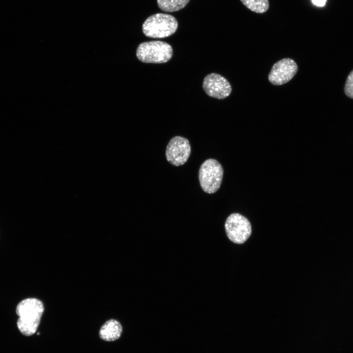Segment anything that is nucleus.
<instances>
[{"mask_svg": "<svg viewBox=\"0 0 353 353\" xmlns=\"http://www.w3.org/2000/svg\"><path fill=\"white\" fill-rule=\"evenodd\" d=\"M190 0H157L158 7L166 12H175L184 8Z\"/></svg>", "mask_w": 353, "mask_h": 353, "instance_id": "obj_10", "label": "nucleus"}, {"mask_svg": "<svg viewBox=\"0 0 353 353\" xmlns=\"http://www.w3.org/2000/svg\"><path fill=\"white\" fill-rule=\"evenodd\" d=\"M242 3L251 11L263 13L269 8L268 0H240Z\"/></svg>", "mask_w": 353, "mask_h": 353, "instance_id": "obj_11", "label": "nucleus"}, {"mask_svg": "<svg viewBox=\"0 0 353 353\" xmlns=\"http://www.w3.org/2000/svg\"><path fill=\"white\" fill-rule=\"evenodd\" d=\"M191 153L189 141L181 136L173 137L169 142L166 150L167 160L173 165L179 166L188 160Z\"/></svg>", "mask_w": 353, "mask_h": 353, "instance_id": "obj_6", "label": "nucleus"}, {"mask_svg": "<svg viewBox=\"0 0 353 353\" xmlns=\"http://www.w3.org/2000/svg\"><path fill=\"white\" fill-rule=\"evenodd\" d=\"M202 88L208 96L220 100L229 96L232 90L227 79L216 73L210 74L204 78Z\"/></svg>", "mask_w": 353, "mask_h": 353, "instance_id": "obj_8", "label": "nucleus"}, {"mask_svg": "<svg viewBox=\"0 0 353 353\" xmlns=\"http://www.w3.org/2000/svg\"><path fill=\"white\" fill-rule=\"evenodd\" d=\"M178 26L174 16L164 13H157L149 17L144 22L142 30L147 37L163 38L174 34Z\"/></svg>", "mask_w": 353, "mask_h": 353, "instance_id": "obj_2", "label": "nucleus"}, {"mask_svg": "<svg viewBox=\"0 0 353 353\" xmlns=\"http://www.w3.org/2000/svg\"><path fill=\"white\" fill-rule=\"evenodd\" d=\"M327 0H312L313 3L318 6H323L325 5Z\"/></svg>", "mask_w": 353, "mask_h": 353, "instance_id": "obj_13", "label": "nucleus"}, {"mask_svg": "<svg viewBox=\"0 0 353 353\" xmlns=\"http://www.w3.org/2000/svg\"><path fill=\"white\" fill-rule=\"evenodd\" d=\"M345 95L353 99V70L349 73L344 88Z\"/></svg>", "mask_w": 353, "mask_h": 353, "instance_id": "obj_12", "label": "nucleus"}, {"mask_svg": "<svg viewBox=\"0 0 353 353\" xmlns=\"http://www.w3.org/2000/svg\"><path fill=\"white\" fill-rule=\"evenodd\" d=\"M122 331V326L119 322L115 319H110L100 328L99 336L104 341H114L120 337Z\"/></svg>", "mask_w": 353, "mask_h": 353, "instance_id": "obj_9", "label": "nucleus"}, {"mask_svg": "<svg viewBox=\"0 0 353 353\" xmlns=\"http://www.w3.org/2000/svg\"><path fill=\"white\" fill-rule=\"evenodd\" d=\"M173 49L168 43L161 41H151L141 43L137 47V58L144 63H163L172 57Z\"/></svg>", "mask_w": 353, "mask_h": 353, "instance_id": "obj_3", "label": "nucleus"}, {"mask_svg": "<svg viewBox=\"0 0 353 353\" xmlns=\"http://www.w3.org/2000/svg\"><path fill=\"white\" fill-rule=\"evenodd\" d=\"M225 228L228 239L236 244H242L249 238L252 227L249 221L239 213H234L227 219Z\"/></svg>", "mask_w": 353, "mask_h": 353, "instance_id": "obj_5", "label": "nucleus"}, {"mask_svg": "<svg viewBox=\"0 0 353 353\" xmlns=\"http://www.w3.org/2000/svg\"><path fill=\"white\" fill-rule=\"evenodd\" d=\"M44 310L43 303L36 298H27L18 303L16 309L19 316L17 324L21 333L29 336L35 333Z\"/></svg>", "mask_w": 353, "mask_h": 353, "instance_id": "obj_1", "label": "nucleus"}, {"mask_svg": "<svg viewBox=\"0 0 353 353\" xmlns=\"http://www.w3.org/2000/svg\"><path fill=\"white\" fill-rule=\"evenodd\" d=\"M298 71V66L292 59L284 58L275 63L269 74V81L281 85L290 81Z\"/></svg>", "mask_w": 353, "mask_h": 353, "instance_id": "obj_7", "label": "nucleus"}, {"mask_svg": "<svg viewBox=\"0 0 353 353\" xmlns=\"http://www.w3.org/2000/svg\"><path fill=\"white\" fill-rule=\"evenodd\" d=\"M223 174V168L217 160L209 158L204 161L199 172V179L203 191L208 194L216 192L221 186Z\"/></svg>", "mask_w": 353, "mask_h": 353, "instance_id": "obj_4", "label": "nucleus"}]
</instances>
